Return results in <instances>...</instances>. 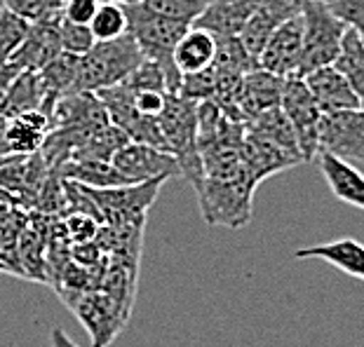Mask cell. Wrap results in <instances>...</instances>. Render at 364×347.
Instances as JSON below:
<instances>
[{
  "label": "cell",
  "instance_id": "e0dca14e",
  "mask_svg": "<svg viewBox=\"0 0 364 347\" xmlns=\"http://www.w3.org/2000/svg\"><path fill=\"white\" fill-rule=\"evenodd\" d=\"M257 5L259 0H237V3H214L212 0L193 26L207 31L214 38H240Z\"/></svg>",
  "mask_w": 364,
  "mask_h": 347
},
{
  "label": "cell",
  "instance_id": "4fadbf2b",
  "mask_svg": "<svg viewBox=\"0 0 364 347\" xmlns=\"http://www.w3.org/2000/svg\"><path fill=\"white\" fill-rule=\"evenodd\" d=\"M301 10H304V0H259L257 10L240 33V43H242L247 54L257 61L273 31L284 24L287 19L301 14Z\"/></svg>",
  "mask_w": 364,
  "mask_h": 347
},
{
  "label": "cell",
  "instance_id": "603a6c76",
  "mask_svg": "<svg viewBox=\"0 0 364 347\" xmlns=\"http://www.w3.org/2000/svg\"><path fill=\"white\" fill-rule=\"evenodd\" d=\"M334 66L346 75V80L350 82V87L355 89V94H358L364 108V38L358 31H346Z\"/></svg>",
  "mask_w": 364,
  "mask_h": 347
},
{
  "label": "cell",
  "instance_id": "836d02e7",
  "mask_svg": "<svg viewBox=\"0 0 364 347\" xmlns=\"http://www.w3.org/2000/svg\"><path fill=\"white\" fill-rule=\"evenodd\" d=\"M99 5H102L99 0H66L61 17H64L66 21H71V24L90 26L97 10H99Z\"/></svg>",
  "mask_w": 364,
  "mask_h": 347
},
{
  "label": "cell",
  "instance_id": "cb8c5ba5",
  "mask_svg": "<svg viewBox=\"0 0 364 347\" xmlns=\"http://www.w3.org/2000/svg\"><path fill=\"white\" fill-rule=\"evenodd\" d=\"M245 125H247V129L266 136L268 141H273L275 145H280V148H284L287 153H291V155H296L301 162H304L301 150H299L296 134H294V127L289 125V120H287V115L282 113V108H273V111L261 113L259 118L245 122Z\"/></svg>",
  "mask_w": 364,
  "mask_h": 347
},
{
  "label": "cell",
  "instance_id": "e575fe53",
  "mask_svg": "<svg viewBox=\"0 0 364 347\" xmlns=\"http://www.w3.org/2000/svg\"><path fill=\"white\" fill-rule=\"evenodd\" d=\"M169 94H162V92H134L132 89V101L134 108L141 115H149V118H160V113L165 111Z\"/></svg>",
  "mask_w": 364,
  "mask_h": 347
},
{
  "label": "cell",
  "instance_id": "2e32d148",
  "mask_svg": "<svg viewBox=\"0 0 364 347\" xmlns=\"http://www.w3.org/2000/svg\"><path fill=\"white\" fill-rule=\"evenodd\" d=\"M306 87L311 89L315 104L320 106L322 115L353 111V108H362L358 94L346 80V75L338 71L336 66H322L317 71L304 75Z\"/></svg>",
  "mask_w": 364,
  "mask_h": 347
},
{
  "label": "cell",
  "instance_id": "9c48e42d",
  "mask_svg": "<svg viewBox=\"0 0 364 347\" xmlns=\"http://www.w3.org/2000/svg\"><path fill=\"white\" fill-rule=\"evenodd\" d=\"M320 153L346 162H364V108L322 115Z\"/></svg>",
  "mask_w": 364,
  "mask_h": 347
},
{
  "label": "cell",
  "instance_id": "d4e9b609",
  "mask_svg": "<svg viewBox=\"0 0 364 347\" xmlns=\"http://www.w3.org/2000/svg\"><path fill=\"white\" fill-rule=\"evenodd\" d=\"M92 35H95L97 43L104 40H115V38L127 33V14L125 7L118 3H102L99 10L92 19Z\"/></svg>",
  "mask_w": 364,
  "mask_h": 347
},
{
  "label": "cell",
  "instance_id": "7c38bea8",
  "mask_svg": "<svg viewBox=\"0 0 364 347\" xmlns=\"http://www.w3.org/2000/svg\"><path fill=\"white\" fill-rule=\"evenodd\" d=\"M284 80L280 75L268 73L263 68H254L245 75L235 92V108L242 122L259 118L261 113L280 108Z\"/></svg>",
  "mask_w": 364,
  "mask_h": 347
},
{
  "label": "cell",
  "instance_id": "f1b7e54d",
  "mask_svg": "<svg viewBox=\"0 0 364 347\" xmlns=\"http://www.w3.org/2000/svg\"><path fill=\"white\" fill-rule=\"evenodd\" d=\"M125 84L134 92H162V94H169L165 68H162L158 61H151V59H144L141 64L132 71Z\"/></svg>",
  "mask_w": 364,
  "mask_h": 347
},
{
  "label": "cell",
  "instance_id": "5bb4252c",
  "mask_svg": "<svg viewBox=\"0 0 364 347\" xmlns=\"http://www.w3.org/2000/svg\"><path fill=\"white\" fill-rule=\"evenodd\" d=\"M52 132V120L43 111H31L7 120L0 134V158L36 155Z\"/></svg>",
  "mask_w": 364,
  "mask_h": 347
},
{
  "label": "cell",
  "instance_id": "4dcf8cb0",
  "mask_svg": "<svg viewBox=\"0 0 364 347\" xmlns=\"http://www.w3.org/2000/svg\"><path fill=\"white\" fill-rule=\"evenodd\" d=\"M59 35H61V50L68 54H75V57L87 54L97 43L90 26L71 24V21H66L64 17L59 19Z\"/></svg>",
  "mask_w": 364,
  "mask_h": 347
},
{
  "label": "cell",
  "instance_id": "7402d4cb",
  "mask_svg": "<svg viewBox=\"0 0 364 347\" xmlns=\"http://www.w3.org/2000/svg\"><path fill=\"white\" fill-rule=\"evenodd\" d=\"M214 57H216V38L196 26L186 31V35L174 50V64L183 75L205 71V68L214 64Z\"/></svg>",
  "mask_w": 364,
  "mask_h": 347
},
{
  "label": "cell",
  "instance_id": "8992f818",
  "mask_svg": "<svg viewBox=\"0 0 364 347\" xmlns=\"http://www.w3.org/2000/svg\"><path fill=\"white\" fill-rule=\"evenodd\" d=\"M66 305L75 312L87 334L92 338V347H108L113 338L125 326L129 310L115 298L104 294L102 289L95 291H59Z\"/></svg>",
  "mask_w": 364,
  "mask_h": 347
},
{
  "label": "cell",
  "instance_id": "f35d334b",
  "mask_svg": "<svg viewBox=\"0 0 364 347\" xmlns=\"http://www.w3.org/2000/svg\"><path fill=\"white\" fill-rule=\"evenodd\" d=\"M5 125H7V120H5V118H0V134H3V129H5Z\"/></svg>",
  "mask_w": 364,
  "mask_h": 347
},
{
  "label": "cell",
  "instance_id": "ab89813d",
  "mask_svg": "<svg viewBox=\"0 0 364 347\" xmlns=\"http://www.w3.org/2000/svg\"><path fill=\"white\" fill-rule=\"evenodd\" d=\"M214 3H237V0H214Z\"/></svg>",
  "mask_w": 364,
  "mask_h": 347
},
{
  "label": "cell",
  "instance_id": "7a4b0ae2",
  "mask_svg": "<svg viewBox=\"0 0 364 347\" xmlns=\"http://www.w3.org/2000/svg\"><path fill=\"white\" fill-rule=\"evenodd\" d=\"M144 59L146 57L129 33L115 38V40L95 43V48L78 59L75 92L97 94L102 89L115 87V84L125 82Z\"/></svg>",
  "mask_w": 364,
  "mask_h": 347
},
{
  "label": "cell",
  "instance_id": "74e56055",
  "mask_svg": "<svg viewBox=\"0 0 364 347\" xmlns=\"http://www.w3.org/2000/svg\"><path fill=\"white\" fill-rule=\"evenodd\" d=\"M99 3H118V5H127V3H136V0H99Z\"/></svg>",
  "mask_w": 364,
  "mask_h": 347
},
{
  "label": "cell",
  "instance_id": "52a82bcc",
  "mask_svg": "<svg viewBox=\"0 0 364 347\" xmlns=\"http://www.w3.org/2000/svg\"><path fill=\"white\" fill-rule=\"evenodd\" d=\"M280 108L287 115L289 125L296 134L299 150L304 162H311L320 155V125L322 111L315 104L311 89L306 87L304 78H287L282 87Z\"/></svg>",
  "mask_w": 364,
  "mask_h": 347
},
{
  "label": "cell",
  "instance_id": "5b68a950",
  "mask_svg": "<svg viewBox=\"0 0 364 347\" xmlns=\"http://www.w3.org/2000/svg\"><path fill=\"white\" fill-rule=\"evenodd\" d=\"M257 183L250 172H240L228 179H205L200 186V209L209 226L240 228L252 216V197Z\"/></svg>",
  "mask_w": 364,
  "mask_h": 347
},
{
  "label": "cell",
  "instance_id": "83f0119b",
  "mask_svg": "<svg viewBox=\"0 0 364 347\" xmlns=\"http://www.w3.org/2000/svg\"><path fill=\"white\" fill-rule=\"evenodd\" d=\"M28 28H31L28 21L12 14L10 10L0 12V64H7L14 57V52L24 43Z\"/></svg>",
  "mask_w": 364,
  "mask_h": 347
},
{
  "label": "cell",
  "instance_id": "6da1fadb",
  "mask_svg": "<svg viewBox=\"0 0 364 347\" xmlns=\"http://www.w3.org/2000/svg\"><path fill=\"white\" fill-rule=\"evenodd\" d=\"M127 14V33L134 38L139 50L146 59L158 61L165 68L167 82H169V94H179L183 73L174 64V50L179 40L186 35L188 26L162 17L156 10H151L144 0L136 3L122 5Z\"/></svg>",
  "mask_w": 364,
  "mask_h": 347
},
{
  "label": "cell",
  "instance_id": "d590c367",
  "mask_svg": "<svg viewBox=\"0 0 364 347\" xmlns=\"http://www.w3.org/2000/svg\"><path fill=\"white\" fill-rule=\"evenodd\" d=\"M21 71L17 66L12 64H0V104H3V99L7 94V89H10V84L14 82V78H17Z\"/></svg>",
  "mask_w": 364,
  "mask_h": 347
},
{
  "label": "cell",
  "instance_id": "30bf717a",
  "mask_svg": "<svg viewBox=\"0 0 364 347\" xmlns=\"http://www.w3.org/2000/svg\"><path fill=\"white\" fill-rule=\"evenodd\" d=\"M113 167L132 183L144 181H169L181 176V167L172 153L151 148V145L129 141L113 155Z\"/></svg>",
  "mask_w": 364,
  "mask_h": 347
},
{
  "label": "cell",
  "instance_id": "f546056e",
  "mask_svg": "<svg viewBox=\"0 0 364 347\" xmlns=\"http://www.w3.org/2000/svg\"><path fill=\"white\" fill-rule=\"evenodd\" d=\"M214 94H216V71H214V66L205 68V71L183 75L179 97L188 99V101L203 104V101H214Z\"/></svg>",
  "mask_w": 364,
  "mask_h": 347
},
{
  "label": "cell",
  "instance_id": "ffe728a7",
  "mask_svg": "<svg viewBox=\"0 0 364 347\" xmlns=\"http://www.w3.org/2000/svg\"><path fill=\"white\" fill-rule=\"evenodd\" d=\"M54 172L64 181H75L85 188H95V190L120 188L132 183L127 176H122L113 167V162H102V160H68L59 169H54Z\"/></svg>",
  "mask_w": 364,
  "mask_h": 347
},
{
  "label": "cell",
  "instance_id": "1f68e13d",
  "mask_svg": "<svg viewBox=\"0 0 364 347\" xmlns=\"http://www.w3.org/2000/svg\"><path fill=\"white\" fill-rule=\"evenodd\" d=\"M68 240L73 244H85V242H95L99 230H102V223L97 219H92L87 214H71L64 223Z\"/></svg>",
  "mask_w": 364,
  "mask_h": 347
},
{
  "label": "cell",
  "instance_id": "ba28073f",
  "mask_svg": "<svg viewBox=\"0 0 364 347\" xmlns=\"http://www.w3.org/2000/svg\"><path fill=\"white\" fill-rule=\"evenodd\" d=\"M162 183L165 181H144L120 188L87 190L95 197L99 211L104 216V223H108L111 228H122L132 226V223H144L146 209H151V204L156 202Z\"/></svg>",
  "mask_w": 364,
  "mask_h": 347
},
{
  "label": "cell",
  "instance_id": "8fae6325",
  "mask_svg": "<svg viewBox=\"0 0 364 347\" xmlns=\"http://www.w3.org/2000/svg\"><path fill=\"white\" fill-rule=\"evenodd\" d=\"M301 54H304V17L296 14L273 31L259 54L257 66L280 78H296Z\"/></svg>",
  "mask_w": 364,
  "mask_h": 347
},
{
  "label": "cell",
  "instance_id": "b9f144b4",
  "mask_svg": "<svg viewBox=\"0 0 364 347\" xmlns=\"http://www.w3.org/2000/svg\"><path fill=\"white\" fill-rule=\"evenodd\" d=\"M320 3H327V5H331V3H336V0H320Z\"/></svg>",
  "mask_w": 364,
  "mask_h": 347
},
{
  "label": "cell",
  "instance_id": "d6986e66",
  "mask_svg": "<svg viewBox=\"0 0 364 347\" xmlns=\"http://www.w3.org/2000/svg\"><path fill=\"white\" fill-rule=\"evenodd\" d=\"M320 167L334 197L364 211V174L360 169L329 153H320Z\"/></svg>",
  "mask_w": 364,
  "mask_h": 347
},
{
  "label": "cell",
  "instance_id": "484cf974",
  "mask_svg": "<svg viewBox=\"0 0 364 347\" xmlns=\"http://www.w3.org/2000/svg\"><path fill=\"white\" fill-rule=\"evenodd\" d=\"M151 10H156L162 17L179 21L183 26H193L200 19V14L207 10L212 0H144Z\"/></svg>",
  "mask_w": 364,
  "mask_h": 347
},
{
  "label": "cell",
  "instance_id": "60d3db41",
  "mask_svg": "<svg viewBox=\"0 0 364 347\" xmlns=\"http://www.w3.org/2000/svg\"><path fill=\"white\" fill-rule=\"evenodd\" d=\"M5 10V0H0V12H3Z\"/></svg>",
  "mask_w": 364,
  "mask_h": 347
},
{
  "label": "cell",
  "instance_id": "277c9868",
  "mask_svg": "<svg viewBox=\"0 0 364 347\" xmlns=\"http://www.w3.org/2000/svg\"><path fill=\"white\" fill-rule=\"evenodd\" d=\"M301 17H304V54L296 78H304L322 66H334L348 31L343 21L331 12V7L320 0H304Z\"/></svg>",
  "mask_w": 364,
  "mask_h": 347
},
{
  "label": "cell",
  "instance_id": "8d00e7d4",
  "mask_svg": "<svg viewBox=\"0 0 364 347\" xmlns=\"http://www.w3.org/2000/svg\"><path fill=\"white\" fill-rule=\"evenodd\" d=\"M50 343L52 347H78L75 345L71 338H68V334L64 329H59V326H54L52 329V334H50Z\"/></svg>",
  "mask_w": 364,
  "mask_h": 347
},
{
  "label": "cell",
  "instance_id": "44dd1931",
  "mask_svg": "<svg viewBox=\"0 0 364 347\" xmlns=\"http://www.w3.org/2000/svg\"><path fill=\"white\" fill-rule=\"evenodd\" d=\"M43 104H45V87L41 73L21 71L10 84V89H7L3 104H0V118L12 120L17 115H24L31 111H43Z\"/></svg>",
  "mask_w": 364,
  "mask_h": 347
},
{
  "label": "cell",
  "instance_id": "4316f807",
  "mask_svg": "<svg viewBox=\"0 0 364 347\" xmlns=\"http://www.w3.org/2000/svg\"><path fill=\"white\" fill-rule=\"evenodd\" d=\"M66 0H5V10L17 14L28 24H38V21L59 19L64 12Z\"/></svg>",
  "mask_w": 364,
  "mask_h": 347
},
{
  "label": "cell",
  "instance_id": "3957f363",
  "mask_svg": "<svg viewBox=\"0 0 364 347\" xmlns=\"http://www.w3.org/2000/svg\"><path fill=\"white\" fill-rule=\"evenodd\" d=\"M158 122L169 153L179 162L181 176L200 190L205 183V167L198 150V104L179 94H169Z\"/></svg>",
  "mask_w": 364,
  "mask_h": 347
},
{
  "label": "cell",
  "instance_id": "ac0fdd59",
  "mask_svg": "<svg viewBox=\"0 0 364 347\" xmlns=\"http://www.w3.org/2000/svg\"><path fill=\"white\" fill-rule=\"evenodd\" d=\"M294 256L299 260H306V258L324 260V263L334 265L341 272L364 282V244L353 240V237H341V240L327 242V244L304 246V249H299Z\"/></svg>",
  "mask_w": 364,
  "mask_h": 347
},
{
  "label": "cell",
  "instance_id": "9a60e30c",
  "mask_svg": "<svg viewBox=\"0 0 364 347\" xmlns=\"http://www.w3.org/2000/svg\"><path fill=\"white\" fill-rule=\"evenodd\" d=\"M59 19L31 24L24 43H21V48L14 52V57L7 61V64L17 66L19 71L41 73L43 68L50 64V61H54L61 52H64V50H61Z\"/></svg>",
  "mask_w": 364,
  "mask_h": 347
},
{
  "label": "cell",
  "instance_id": "d6a6232c",
  "mask_svg": "<svg viewBox=\"0 0 364 347\" xmlns=\"http://www.w3.org/2000/svg\"><path fill=\"white\" fill-rule=\"evenodd\" d=\"M329 7L348 28L358 31L364 38V0H336Z\"/></svg>",
  "mask_w": 364,
  "mask_h": 347
}]
</instances>
